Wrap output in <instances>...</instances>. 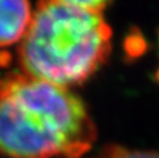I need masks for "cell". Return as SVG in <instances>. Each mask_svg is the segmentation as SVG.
I'll use <instances>...</instances> for the list:
<instances>
[{
	"label": "cell",
	"instance_id": "6da1fadb",
	"mask_svg": "<svg viewBox=\"0 0 159 158\" xmlns=\"http://www.w3.org/2000/svg\"><path fill=\"white\" fill-rule=\"evenodd\" d=\"M97 137L84 103L66 87L12 71L0 78V153L78 158Z\"/></svg>",
	"mask_w": 159,
	"mask_h": 158
},
{
	"label": "cell",
	"instance_id": "3957f363",
	"mask_svg": "<svg viewBox=\"0 0 159 158\" xmlns=\"http://www.w3.org/2000/svg\"><path fill=\"white\" fill-rule=\"evenodd\" d=\"M32 19V10L25 0H0V46L24 39Z\"/></svg>",
	"mask_w": 159,
	"mask_h": 158
},
{
	"label": "cell",
	"instance_id": "277c9868",
	"mask_svg": "<svg viewBox=\"0 0 159 158\" xmlns=\"http://www.w3.org/2000/svg\"><path fill=\"white\" fill-rule=\"evenodd\" d=\"M92 158H159V151L132 149L118 144H109L103 147Z\"/></svg>",
	"mask_w": 159,
	"mask_h": 158
},
{
	"label": "cell",
	"instance_id": "7a4b0ae2",
	"mask_svg": "<svg viewBox=\"0 0 159 158\" xmlns=\"http://www.w3.org/2000/svg\"><path fill=\"white\" fill-rule=\"evenodd\" d=\"M111 36L101 11L75 0L40 1L19 50L22 72L66 88L80 85L107 60Z\"/></svg>",
	"mask_w": 159,
	"mask_h": 158
}]
</instances>
